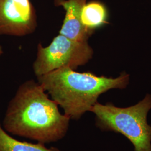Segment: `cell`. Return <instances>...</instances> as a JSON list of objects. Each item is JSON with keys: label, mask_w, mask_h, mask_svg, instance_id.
Wrapping results in <instances>:
<instances>
[{"label": "cell", "mask_w": 151, "mask_h": 151, "mask_svg": "<svg viewBox=\"0 0 151 151\" xmlns=\"http://www.w3.org/2000/svg\"><path fill=\"white\" fill-rule=\"evenodd\" d=\"M108 10L100 1H92L83 6L81 14V21L85 28L91 32L108 24Z\"/></svg>", "instance_id": "52a82bcc"}, {"label": "cell", "mask_w": 151, "mask_h": 151, "mask_svg": "<svg viewBox=\"0 0 151 151\" xmlns=\"http://www.w3.org/2000/svg\"><path fill=\"white\" fill-rule=\"evenodd\" d=\"M151 109V95L134 105L119 108L111 103L97 102L90 111L95 115V124L102 131L114 132L125 137L134 151H151V125L147 116Z\"/></svg>", "instance_id": "3957f363"}, {"label": "cell", "mask_w": 151, "mask_h": 151, "mask_svg": "<svg viewBox=\"0 0 151 151\" xmlns=\"http://www.w3.org/2000/svg\"><path fill=\"white\" fill-rule=\"evenodd\" d=\"M37 27L36 12L30 0H0V35L24 37Z\"/></svg>", "instance_id": "5b68a950"}, {"label": "cell", "mask_w": 151, "mask_h": 151, "mask_svg": "<svg viewBox=\"0 0 151 151\" xmlns=\"http://www.w3.org/2000/svg\"><path fill=\"white\" fill-rule=\"evenodd\" d=\"M93 54L88 42H77L59 34L47 47L38 44L33 71L39 77L63 67L76 70L86 65Z\"/></svg>", "instance_id": "277c9868"}, {"label": "cell", "mask_w": 151, "mask_h": 151, "mask_svg": "<svg viewBox=\"0 0 151 151\" xmlns=\"http://www.w3.org/2000/svg\"><path fill=\"white\" fill-rule=\"evenodd\" d=\"M87 0H55L54 4L65 11V19L59 34L80 42H88L93 32L86 30L81 21V10Z\"/></svg>", "instance_id": "8992f818"}, {"label": "cell", "mask_w": 151, "mask_h": 151, "mask_svg": "<svg viewBox=\"0 0 151 151\" xmlns=\"http://www.w3.org/2000/svg\"><path fill=\"white\" fill-rule=\"evenodd\" d=\"M2 54H3V49H2V47L0 45V57Z\"/></svg>", "instance_id": "9c48e42d"}, {"label": "cell", "mask_w": 151, "mask_h": 151, "mask_svg": "<svg viewBox=\"0 0 151 151\" xmlns=\"http://www.w3.org/2000/svg\"><path fill=\"white\" fill-rule=\"evenodd\" d=\"M38 82L70 120H78L97 103L99 96L112 89H124L129 74L116 78L98 76L90 72H78L63 67L37 77Z\"/></svg>", "instance_id": "7a4b0ae2"}, {"label": "cell", "mask_w": 151, "mask_h": 151, "mask_svg": "<svg viewBox=\"0 0 151 151\" xmlns=\"http://www.w3.org/2000/svg\"><path fill=\"white\" fill-rule=\"evenodd\" d=\"M0 151H60L54 148H47L45 144L20 141L7 132L0 123Z\"/></svg>", "instance_id": "ba28073f"}, {"label": "cell", "mask_w": 151, "mask_h": 151, "mask_svg": "<svg viewBox=\"0 0 151 151\" xmlns=\"http://www.w3.org/2000/svg\"><path fill=\"white\" fill-rule=\"evenodd\" d=\"M58 106L38 82L29 80L10 101L2 125L11 135L43 144L57 142L66 135L70 120Z\"/></svg>", "instance_id": "6da1fadb"}]
</instances>
